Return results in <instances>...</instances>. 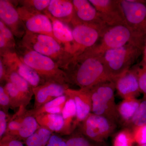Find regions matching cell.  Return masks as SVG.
Returning <instances> with one entry per match:
<instances>
[{"label": "cell", "instance_id": "obj_1", "mask_svg": "<svg viewBox=\"0 0 146 146\" xmlns=\"http://www.w3.org/2000/svg\"><path fill=\"white\" fill-rule=\"evenodd\" d=\"M66 70L70 83L75 84L80 89H90L100 83L112 81L106 73L101 55L84 52L72 60Z\"/></svg>", "mask_w": 146, "mask_h": 146}, {"label": "cell", "instance_id": "obj_2", "mask_svg": "<svg viewBox=\"0 0 146 146\" xmlns=\"http://www.w3.org/2000/svg\"><path fill=\"white\" fill-rule=\"evenodd\" d=\"M16 52L21 60L34 70L45 82L70 83L67 72L50 58L19 44H16Z\"/></svg>", "mask_w": 146, "mask_h": 146}, {"label": "cell", "instance_id": "obj_3", "mask_svg": "<svg viewBox=\"0 0 146 146\" xmlns=\"http://www.w3.org/2000/svg\"><path fill=\"white\" fill-rule=\"evenodd\" d=\"M18 44L50 58L64 71L73 58L55 39L46 35L26 31Z\"/></svg>", "mask_w": 146, "mask_h": 146}, {"label": "cell", "instance_id": "obj_4", "mask_svg": "<svg viewBox=\"0 0 146 146\" xmlns=\"http://www.w3.org/2000/svg\"><path fill=\"white\" fill-rule=\"evenodd\" d=\"M142 47L127 44L107 50L101 55L106 71L112 82L130 69L131 67L143 52Z\"/></svg>", "mask_w": 146, "mask_h": 146}, {"label": "cell", "instance_id": "obj_5", "mask_svg": "<svg viewBox=\"0 0 146 146\" xmlns=\"http://www.w3.org/2000/svg\"><path fill=\"white\" fill-rule=\"evenodd\" d=\"M99 44L84 51L93 54L101 55L107 50L132 44L145 49L146 44L134 34L127 24L107 26L103 31Z\"/></svg>", "mask_w": 146, "mask_h": 146}, {"label": "cell", "instance_id": "obj_6", "mask_svg": "<svg viewBox=\"0 0 146 146\" xmlns=\"http://www.w3.org/2000/svg\"><path fill=\"white\" fill-rule=\"evenodd\" d=\"M115 82L107 81L100 83L90 90L92 113L107 118L117 123L120 119L115 101Z\"/></svg>", "mask_w": 146, "mask_h": 146}, {"label": "cell", "instance_id": "obj_7", "mask_svg": "<svg viewBox=\"0 0 146 146\" xmlns=\"http://www.w3.org/2000/svg\"><path fill=\"white\" fill-rule=\"evenodd\" d=\"M126 23L146 44V1L119 0Z\"/></svg>", "mask_w": 146, "mask_h": 146}, {"label": "cell", "instance_id": "obj_8", "mask_svg": "<svg viewBox=\"0 0 146 146\" xmlns=\"http://www.w3.org/2000/svg\"><path fill=\"white\" fill-rule=\"evenodd\" d=\"M116 125L108 118L91 113L82 123L81 132L89 140L102 143L113 133Z\"/></svg>", "mask_w": 146, "mask_h": 146}, {"label": "cell", "instance_id": "obj_9", "mask_svg": "<svg viewBox=\"0 0 146 146\" xmlns=\"http://www.w3.org/2000/svg\"><path fill=\"white\" fill-rule=\"evenodd\" d=\"M71 23L72 25V32L76 46L74 58L84 51L96 46L104 29L74 20Z\"/></svg>", "mask_w": 146, "mask_h": 146}, {"label": "cell", "instance_id": "obj_10", "mask_svg": "<svg viewBox=\"0 0 146 146\" xmlns=\"http://www.w3.org/2000/svg\"><path fill=\"white\" fill-rule=\"evenodd\" d=\"M16 9L27 31L46 35L55 39L53 33L52 23L46 15L23 6Z\"/></svg>", "mask_w": 146, "mask_h": 146}, {"label": "cell", "instance_id": "obj_11", "mask_svg": "<svg viewBox=\"0 0 146 146\" xmlns=\"http://www.w3.org/2000/svg\"><path fill=\"white\" fill-rule=\"evenodd\" d=\"M1 58L6 68L16 72L35 88L44 83L34 70L21 60L16 51L1 54Z\"/></svg>", "mask_w": 146, "mask_h": 146}, {"label": "cell", "instance_id": "obj_12", "mask_svg": "<svg viewBox=\"0 0 146 146\" xmlns=\"http://www.w3.org/2000/svg\"><path fill=\"white\" fill-rule=\"evenodd\" d=\"M108 26L126 24L119 0H89Z\"/></svg>", "mask_w": 146, "mask_h": 146}, {"label": "cell", "instance_id": "obj_13", "mask_svg": "<svg viewBox=\"0 0 146 146\" xmlns=\"http://www.w3.org/2000/svg\"><path fill=\"white\" fill-rule=\"evenodd\" d=\"M74 15L72 20L105 29L108 26L89 1L73 0Z\"/></svg>", "mask_w": 146, "mask_h": 146}, {"label": "cell", "instance_id": "obj_14", "mask_svg": "<svg viewBox=\"0 0 146 146\" xmlns=\"http://www.w3.org/2000/svg\"><path fill=\"white\" fill-rule=\"evenodd\" d=\"M0 18L14 36L17 38H23L26 30L17 9L11 2L0 0Z\"/></svg>", "mask_w": 146, "mask_h": 146}, {"label": "cell", "instance_id": "obj_15", "mask_svg": "<svg viewBox=\"0 0 146 146\" xmlns=\"http://www.w3.org/2000/svg\"><path fill=\"white\" fill-rule=\"evenodd\" d=\"M65 95L74 100L76 108V117L75 122V128L82 123L91 113L92 100L90 89L75 90L68 88Z\"/></svg>", "mask_w": 146, "mask_h": 146}, {"label": "cell", "instance_id": "obj_16", "mask_svg": "<svg viewBox=\"0 0 146 146\" xmlns=\"http://www.w3.org/2000/svg\"><path fill=\"white\" fill-rule=\"evenodd\" d=\"M69 86L54 82H46L39 86L33 88L35 98L33 110H36L52 100L65 95V92Z\"/></svg>", "mask_w": 146, "mask_h": 146}, {"label": "cell", "instance_id": "obj_17", "mask_svg": "<svg viewBox=\"0 0 146 146\" xmlns=\"http://www.w3.org/2000/svg\"><path fill=\"white\" fill-rule=\"evenodd\" d=\"M114 82L118 94L123 99L135 98L141 93L136 67L129 69Z\"/></svg>", "mask_w": 146, "mask_h": 146}, {"label": "cell", "instance_id": "obj_18", "mask_svg": "<svg viewBox=\"0 0 146 146\" xmlns=\"http://www.w3.org/2000/svg\"><path fill=\"white\" fill-rule=\"evenodd\" d=\"M47 16L52 23L53 33L56 40L63 47L67 52L72 56L74 58L76 54V46L72 30L68 24L51 16Z\"/></svg>", "mask_w": 146, "mask_h": 146}, {"label": "cell", "instance_id": "obj_19", "mask_svg": "<svg viewBox=\"0 0 146 146\" xmlns=\"http://www.w3.org/2000/svg\"><path fill=\"white\" fill-rule=\"evenodd\" d=\"M44 13L65 23H70L74 15L72 1L68 0H51L49 5Z\"/></svg>", "mask_w": 146, "mask_h": 146}, {"label": "cell", "instance_id": "obj_20", "mask_svg": "<svg viewBox=\"0 0 146 146\" xmlns=\"http://www.w3.org/2000/svg\"><path fill=\"white\" fill-rule=\"evenodd\" d=\"M68 98L62 112L64 125L60 133L63 135H69L75 129L74 125L76 117V104L72 99Z\"/></svg>", "mask_w": 146, "mask_h": 146}, {"label": "cell", "instance_id": "obj_21", "mask_svg": "<svg viewBox=\"0 0 146 146\" xmlns=\"http://www.w3.org/2000/svg\"><path fill=\"white\" fill-rule=\"evenodd\" d=\"M41 127L45 128L52 132L60 133L64 125L62 114L44 113L35 117Z\"/></svg>", "mask_w": 146, "mask_h": 146}, {"label": "cell", "instance_id": "obj_22", "mask_svg": "<svg viewBox=\"0 0 146 146\" xmlns=\"http://www.w3.org/2000/svg\"><path fill=\"white\" fill-rule=\"evenodd\" d=\"M41 127L30 110H27L15 138L25 141Z\"/></svg>", "mask_w": 146, "mask_h": 146}, {"label": "cell", "instance_id": "obj_23", "mask_svg": "<svg viewBox=\"0 0 146 146\" xmlns=\"http://www.w3.org/2000/svg\"><path fill=\"white\" fill-rule=\"evenodd\" d=\"M141 102L136 98L124 99L117 106L119 119L125 123L129 124L136 113Z\"/></svg>", "mask_w": 146, "mask_h": 146}, {"label": "cell", "instance_id": "obj_24", "mask_svg": "<svg viewBox=\"0 0 146 146\" xmlns=\"http://www.w3.org/2000/svg\"><path fill=\"white\" fill-rule=\"evenodd\" d=\"M68 99L66 95H63L45 104L38 109L31 110V112L35 117L44 113L62 114Z\"/></svg>", "mask_w": 146, "mask_h": 146}, {"label": "cell", "instance_id": "obj_25", "mask_svg": "<svg viewBox=\"0 0 146 146\" xmlns=\"http://www.w3.org/2000/svg\"><path fill=\"white\" fill-rule=\"evenodd\" d=\"M4 88L10 98L11 108H19L21 106L26 108L29 103L31 99L22 93L13 84L7 82Z\"/></svg>", "mask_w": 146, "mask_h": 146}, {"label": "cell", "instance_id": "obj_26", "mask_svg": "<svg viewBox=\"0 0 146 146\" xmlns=\"http://www.w3.org/2000/svg\"><path fill=\"white\" fill-rule=\"evenodd\" d=\"M6 68L5 80L13 84L22 93L31 99L33 94V87L25 79L14 71Z\"/></svg>", "mask_w": 146, "mask_h": 146}, {"label": "cell", "instance_id": "obj_27", "mask_svg": "<svg viewBox=\"0 0 146 146\" xmlns=\"http://www.w3.org/2000/svg\"><path fill=\"white\" fill-rule=\"evenodd\" d=\"M52 132L43 127H40L33 135L25 141L27 146H46Z\"/></svg>", "mask_w": 146, "mask_h": 146}, {"label": "cell", "instance_id": "obj_28", "mask_svg": "<svg viewBox=\"0 0 146 146\" xmlns=\"http://www.w3.org/2000/svg\"><path fill=\"white\" fill-rule=\"evenodd\" d=\"M27 110L26 108L21 106L15 115L9 120L5 135L15 138L21 127V123Z\"/></svg>", "mask_w": 146, "mask_h": 146}, {"label": "cell", "instance_id": "obj_29", "mask_svg": "<svg viewBox=\"0 0 146 146\" xmlns=\"http://www.w3.org/2000/svg\"><path fill=\"white\" fill-rule=\"evenodd\" d=\"M129 124L133 128L146 125V96H143Z\"/></svg>", "mask_w": 146, "mask_h": 146}, {"label": "cell", "instance_id": "obj_30", "mask_svg": "<svg viewBox=\"0 0 146 146\" xmlns=\"http://www.w3.org/2000/svg\"><path fill=\"white\" fill-rule=\"evenodd\" d=\"M134 143L132 131L125 128L116 134L113 140V146H133Z\"/></svg>", "mask_w": 146, "mask_h": 146}, {"label": "cell", "instance_id": "obj_31", "mask_svg": "<svg viewBox=\"0 0 146 146\" xmlns=\"http://www.w3.org/2000/svg\"><path fill=\"white\" fill-rule=\"evenodd\" d=\"M50 0H23L18 1L22 6L37 12L46 11L50 3Z\"/></svg>", "mask_w": 146, "mask_h": 146}, {"label": "cell", "instance_id": "obj_32", "mask_svg": "<svg viewBox=\"0 0 146 146\" xmlns=\"http://www.w3.org/2000/svg\"><path fill=\"white\" fill-rule=\"evenodd\" d=\"M136 67L140 91L143 94V96H146V63L142 61Z\"/></svg>", "mask_w": 146, "mask_h": 146}, {"label": "cell", "instance_id": "obj_33", "mask_svg": "<svg viewBox=\"0 0 146 146\" xmlns=\"http://www.w3.org/2000/svg\"><path fill=\"white\" fill-rule=\"evenodd\" d=\"M0 35L2 36L11 47L16 50V44L14 38V35L10 29L1 21H0Z\"/></svg>", "mask_w": 146, "mask_h": 146}, {"label": "cell", "instance_id": "obj_34", "mask_svg": "<svg viewBox=\"0 0 146 146\" xmlns=\"http://www.w3.org/2000/svg\"><path fill=\"white\" fill-rule=\"evenodd\" d=\"M82 134H76L66 141V146H95Z\"/></svg>", "mask_w": 146, "mask_h": 146}, {"label": "cell", "instance_id": "obj_35", "mask_svg": "<svg viewBox=\"0 0 146 146\" xmlns=\"http://www.w3.org/2000/svg\"><path fill=\"white\" fill-rule=\"evenodd\" d=\"M132 132L135 143L138 145L146 143V125L133 127Z\"/></svg>", "mask_w": 146, "mask_h": 146}, {"label": "cell", "instance_id": "obj_36", "mask_svg": "<svg viewBox=\"0 0 146 146\" xmlns=\"http://www.w3.org/2000/svg\"><path fill=\"white\" fill-rule=\"evenodd\" d=\"M0 106L1 109L8 115V110L11 108V100L9 96L3 86H0Z\"/></svg>", "mask_w": 146, "mask_h": 146}, {"label": "cell", "instance_id": "obj_37", "mask_svg": "<svg viewBox=\"0 0 146 146\" xmlns=\"http://www.w3.org/2000/svg\"><path fill=\"white\" fill-rule=\"evenodd\" d=\"M8 115L3 110H0V138L5 136L7 129L8 123Z\"/></svg>", "mask_w": 146, "mask_h": 146}, {"label": "cell", "instance_id": "obj_38", "mask_svg": "<svg viewBox=\"0 0 146 146\" xmlns=\"http://www.w3.org/2000/svg\"><path fill=\"white\" fill-rule=\"evenodd\" d=\"M0 146H24L21 141L11 137L5 135L0 141Z\"/></svg>", "mask_w": 146, "mask_h": 146}, {"label": "cell", "instance_id": "obj_39", "mask_svg": "<svg viewBox=\"0 0 146 146\" xmlns=\"http://www.w3.org/2000/svg\"><path fill=\"white\" fill-rule=\"evenodd\" d=\"M66 142L60 136L52 134L46 146H66Z\"/></svg>", "mask_w": 146, "mask_h": 146}, {"label": "cell", "instance_id": "obj_40", "mask_svg": "<svg viewBox=\"0 0 146 146\" xmlns=\"http://www.w3.org/2000/svg\"><path fill=\"white\" fill-rule=\"evenodd\" d=\"M6 75V68L1 58L0 59V81L1 82L3 80H5Z\"/></svg>", "mask_w": 146, "mask_h": 146}, {"label": "cell", "instance_id": "obj_41", "mask_svg": "<svg viewBox=\"0 0 146 146\" xmlns=\"http://www.w3.org/2000/svg\"><path fill=\"white\" fill-rule=\"evenodd\" d=\"M143 61L146 63V46L143 52Z\"/></svg>", "mask_w": 146, "mask_h": 146}, {"label": "cell", "instance_id": "obj_42", "mask_svg": "<svg viewBox=\"0 0 146 146\" xmlns=\"http://www.w3.org/2000/svg\"><path fill=\"white\" fill-rule=\"evenodd\" d=\"M136 146H146V143L142 144V145H138Z\"/></svg>", "mask_w": 146, "mask_h": 146}]
</instances>
